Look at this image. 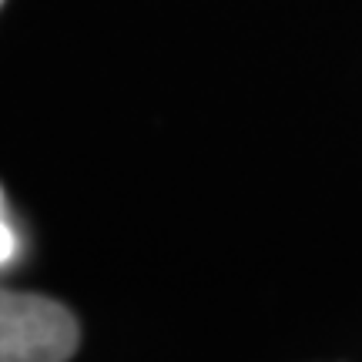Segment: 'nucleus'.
<instances>
[{"label": "nucleus", "mask_w": 362, "mask_h": 362, "mask_svg": "<svg viewBox=\"0 0 362 362\" xmlns=\"http://www.w3.org/2000/svg\"><path fill=\"white\" fill-rule=\"evenodd\" d=\"M78 339V319L61 302L0 288V362H67Z\"/></svg>", "instance_id": "obj_1"}, {"label": "nucleus", "mask_w": 362, "mask_h": 362, "mask_svg": "<svg viewBox=\"0 0 362 362\" xmlns=\"http://www.w3.org/2000/svg\"><path fill=\"white\" fill-rule=\"evenodd\" d=\"M13 252H17V235H13V228L4 221V215H0V265L11 262Z\"/></svg>", "instance_id": "obj_2"}, {"label": "nucleus", "mask_w": 362, "mask_h": 362, "mask_svg": "<svg viewBox=\"0 0 362 362\" xmlns=\"http://www.w3.org/2000/svg\"><path fill=\"white\" fill-rule=\"evenodd\" d=\"M0 4H4V0H0Z\"/></svg>", "instance_id": "obj_3"}]
</instances>
